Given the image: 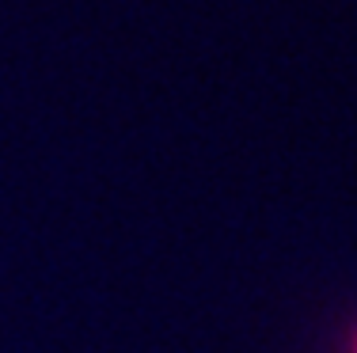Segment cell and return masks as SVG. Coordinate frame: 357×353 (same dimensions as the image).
<instances>
[{"instance_id": "obj_1", "label": "cell", "mask_w": 357, "mask_h": 353, "mask_svg": "<svg viewBox=\"0 0 357 353\" xmlns=\"http://www.w3.org/2000/svg\"><path fill=\"white\" fill-rule=\"evenodd\" d=\"M346 353H357V327L350 331V338H346Z\"/></svg>"}]
</instances>
